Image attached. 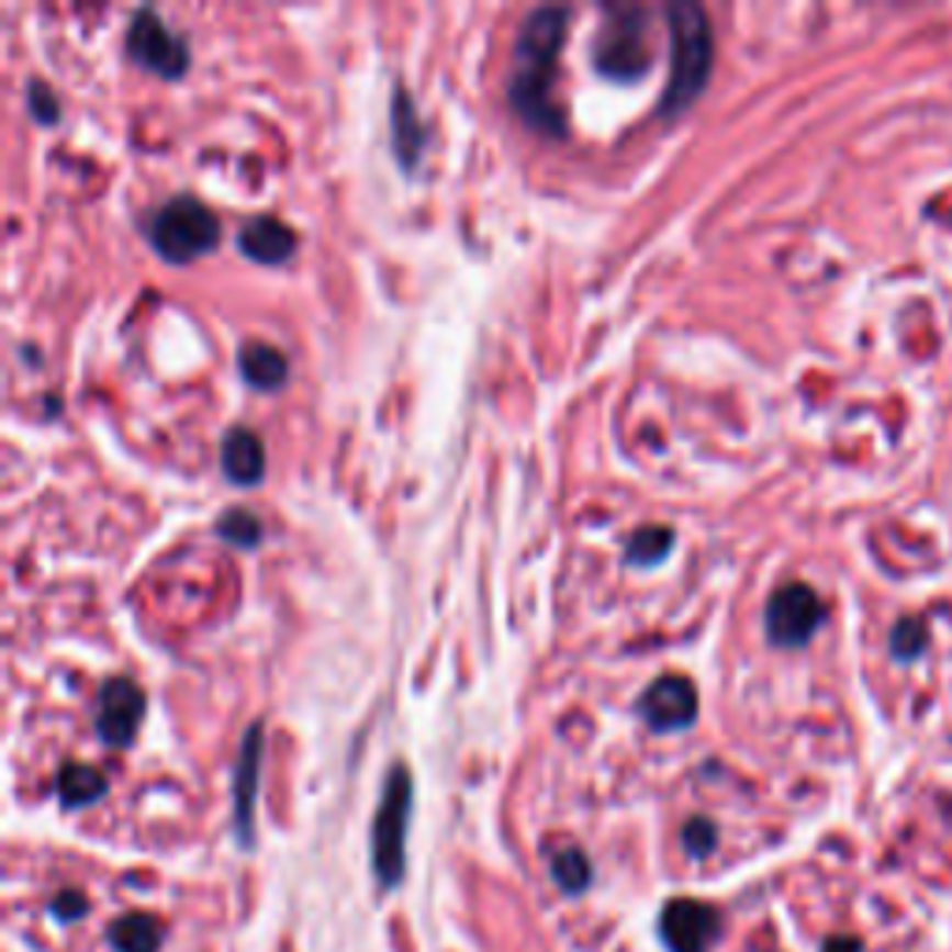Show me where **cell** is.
I'll return each mask as SVG.
<instances>
[{"label": "cell", "instance_id": "4fadbf2b", "mask_svg": "<svg viewBox=\"0 0 952 952\" xmlns=\"http://www.w3.org/2000/svg\"><path fill=\"white\" fill-rule=\"evenodd\" d=\"M220 466L231 484L254 488L257 480L265 477V447L261 439L254 436L249 428H231L224 436V447H220Z\"/></svg>", "mask_w": 952, "mask_h": 952}, {"label": "cell", "instance_id": "e0dca14e", "mask_svg": "<svg viewBox=\"0 0 952 952\" xmlns=\"http://www.w3.org/2000/svg\"><path fill=\"white\" fill-rule=\"evenodd\" d=\"M104 788H109V782H104V774L90 763H67L60 766V774H56V796H60L64 807H86V804L101 800Z\"/></svg>", "mask_w": 952, "mask_h": 952}, {"label": "cell", "instance_id": "3957f363", "mask_svg": "<svg viewBox=\"0 0 952 952\" xmlns=\"http://www.w3.org/2000/svg\"><path fill=\"white\" fill-rule=\"evenodd\" d=\"M592 64L614 82H637L651 67V19L643 8H607L592 45Z\"/></svg>", "mask_w": 952, "mask_h": 952}, {"label": "cell", "instance_id": "ba28073f", "mask_svg": "<svg viewBox=\"0 0 952 952\" xmlns=\"http://www.w3.org/2000/svg\"><path fill=\"white\" fill-rule=\"evenodd\" d=\"M718 930H723V916L707 900L673 897L659 916V938L670 952H710Z\"/></svg>", "mask_w": 952, "mask_h": 952}, {"label": "cell", "instance_id": "cb8c5ba5", "mask_svg": "<svg viewBox=\"0 0 952 952\" xmlns=\"http://www.w3.org/2000/svg\"><path fill=\"white\" fill-rule=\"evenodd\" d=\"M82 911H86V897H82V893H75V889H71V893H60V897L53 900V916L64 919V922L79 919Z\"/></svg>", "mask_w": 952, "mask_h": 952}, {"label": "cell", "instance_id": "2e32d148", "mask_svg": "<svg viewBox=\"0 0 952 952\" xmlns=\"http://www.w3.org/2000/svg\"><path fill=\"white\" fill-rule=\"evenodd\" d=\"M109 941L115 952H160L165 927H160V919L146 916V911H131V916L115 919L109 927Z\"/></svg>", "mask_w": 952, "mask_h": 952}, {"label": "cell", "instance_id": "7a4b0ae2", "mask_svg": "<svg viewBox=\"0 0 952 952\" xmlns=\"http://www.w3.org/2000/svg\"><path fill=\"white\" fill-rule=\"evenodd\" d=\"M667 23H670V82L667 98H662V115H673L688 109L707 86L715 42H710L707 12L699 4H692V0L670 4Z\"/></svg>", "mask_w": 952, "mask_h": 952}, {"label": "cell", "instance_id": "603a6c76", "mask_svg": "<svg viewBox=\"0 0 952 952\" xmlns=\"http://www.w3.org/2000/svg\"><path fill=\"white\" fill-rule=\"evenodd\" d=\"M26 104H31V112H34L42 123H56V115H60V104H56V98H53L49 90H45L42 82L26 86Z\"/></svg>", "mask_w": 952, "mask_h": 952}, {"label": "cell", "instance_id": "6da1fadb", "mask_svg": "<svg viewBox=\"0 0 952 952\" xmlns=\"http://www.w3.org/2000/svg\"><path fill=\"white\" fill-rule=\"evenodd\" d=\"M565 23L570 12L565 8H536L525 15L522 34L514 45V67H509V101L522 112L528 127L544 134H565L562 109L551 101V79H555V60H559Z\"/></svg>", "mask_w": 952, "mask_h": 952}, {"label": "cell", "instance_id": "52a82bcc", "mask_svg": "<svg viewBox=\"0 0 952 952\" xmlns=\"http://www.w3.org/2000/svg\"><path fill=\"white\" fill-rule=\"evenodd\" d=\"M127 53L131 60H138L146 71L160 75V79H182L190 67V49L179 34H171L165 19L149 8L134 12L127 26Z\"/></svg>", "mask_w": 952, "mask_h": 952}, {"label": "cell", "instance_id": "5b68a950", "mask_svg": "<svg viewBox=\"0 0 952 952\" xmlns=\"http://www.w3.org/2000/svg\"><path fill=\"white\" fill-rule=\"evenodd\" d=\"M413 811V782L406 766H394L383 782V796L372 822V867L380 886L394 889L406 874V830Z\"/></svg>", "mask_w": 952, "mask_h": 952}, {"label": "cell", "instance_id": "7c38bea8", "mask_svg": "<svg viewBox=\"0 0 952 952\" xmlns=\"http://www.w3.org/2000/svg\"><path fill=\"white\" fill-rule=\"evenodd\" d=\"M238 249L257 265H283L294 254V231L276 216H254L238 231Z\"/></svg>", "mask_w": 952, "mask_h": 952}, {"label": "cell", "instance_id": "44dd1931", "mask_svg": "<svg viewBox=\"0 0 952 952\" xmlns=\"http://www.w3.org/2000/svg\"><path fill=\"white\" fill-rule=\"evenodd\" d=\"M681 844H685V852L692 855V860H707L710 852H715L718 844V830L715 822L704 819V815H696V819L685 822V830H681Z\"/></svg>", "mask_w": 952, "mask_h": 952}, {"label": "cell", "instance_id": "277c9868", "mask_svg": "<svg viewBox=\"0 0 952 952\" xmlns=\"http://www.w3.org/2000/svg\"><path fill=\"white\" fill-rule=\"evenodd\" d=\"M149 243L165 261L171 265H190L198 257H205L209 249L220 243V220L209 205H201L198 198L182 194L171 198L157 216L149 220Z\"/></svg>", "mask_w": 952, "mask_h": 952}, {"label": "cell", "instance_id": "d6986e66", "mask_svg": "<svg viewBox=\"0 0 952 952\" xmlns=\"http://www.w3.org/2000/svg\"><path fill=\"white\" fill-rule=\"evenodd\" d=\"M673 533L667 525H643L632 533L629 547H625V562L629 565H659L670 555Z\"/></svg>", "mask_w": 952, "mask_h": 952}, {"label": "cell", "instance_id": "9c48e42d", "mask_svg": "<svg viewBox=\"0 0 952 952\" xmlns=\"http://www.w3.org/2000/svg\"><path fill=\"white\" fill-rule=\"evenodd\" d=\"M146 718V692L131 677H109L98 696V737L109 748H127Z\"/></svg>", "mask_w": 952, "mask_h": 952}, {"label": "cell", "instance_id": "8992f818", "mask_svg": "<svg viewBox=\"0 0 952 952\" xmlns=\"http://www.w3.org/2000/svg\"><path fill=\"white\" fill-rule=\"evenodd\" d=\"M822 600L815 595V589L807 584L793 581V584H782L771 600H766V637L777 648H804L807 640L819 632L822 625Z\"/></svg>", "mask_w": 952, "mask_h": 952}, {"label": "cell", "instance_id": "8fae6325", "mask_svg": "<svg viewBox=\"0 0 952 952\" xmlns=\"http://www.w3.org/2000/svg\"><path fill=\"white\" fill-rule=\"evenodd\" d=\"M261 733L265 726L254 723L246 729L243 752L235 766V833L246 849H254V804H257V782H261Z\"/></svg>", "mask_w": 952, "mask_h": 952}, {"label": "cell", "instance_id": "5bb4252c", "mask_svg": "<svg viewBox=\"0 0 952 952\" xmlns=\"http://www.w3.org/2000/svg\"><path fill=\"white\" fill-rule=\"evenodd\" d=\"M391 142H394V157H399L402 168H413L421 160V146H425V131H421L417 109H413L410 93L394 90L391 101Z\"/></svg>", "mask_w": 952, "mask_h": 952}, {"label": "cell", "instance_id": "d4e9b609", "mask_svg": "<svg viewBox=\"0 0 952 952\" xmlns=\"http://www.w3.org/2000/svg\"><path fill=\"white\" fill-rule=\"evenodd\" d=\"M822 952H863V945L855 938H830L822 945Z\"/></svg>", "mask_w": 952, "mask_h": 952}, {"label": "cell", "instance_id": "30bf717a", "mask_svg": "<svg viewBox=\"0 0 952 952\" xmlns=\"http://www.w3.org/2000/svg\"><path fill=\"white\" fill-rule=\"evenodd\" d=\"M696 685L688 677H677V673H667V677L651 681L640 696V718L659 733H673V729H688L696 723Z\"/></svg>", "mask_w": 952, "mask_h": 952}, {"label": "cell", "instance_id": "7402d4cb", "mask_svg": "<svg viewBox=\"0 0 952 952\" xmlns=\"http://www.w3.org/2000/svg\"><path fill=\"white\" fill-rule=\"evenodd\" d=\"M922 643H927V632H922L919 621H900L897 629H893V656L897 659H916L922 651Z\"/></svg>", "mask_w": 952, "mask_h": 952}, {"label": "cell", "instance_id": "9a60e30c", "mask_svg": "<svg viewBox=\"0 0 952 952\" xmlns=\"http://www.w3.org/2000/svg\"><path fill=\"white\" fill-rule=\"evenodd\" d=\"M238 372H243V380L249 388L276 391V388H283V380H287V358L268 343H246L243 350H238Z\"/></svg>", "mask_w": 952, "mask_h": 952}, {"label": "cell", "instance_id": "ac0fdd59", "mask_svg": "<svg viewBox=\"0 0 952 952\" xmlns=\"http://www.w3.org/2000/svg\"><path fill=\"white\" fill-rule=\"evenodd\" d=\"M551 878H555V886H559L562 893H570V897L584 893L592 886L589 855L576 849V844H562V849H555L551 852Z\"/></svg>", "mask_w": 952, "mask_h": 952}, {"label": "cell", "instance_id": "ffe728a7", "mask_svg": "<svg viewBox=\"0 0 952 952\" xmlns=\"http://www.w3.org/2000/svg\"><path fill=\"white\" fill-rule=\"evenodd\" d=\"M216 536L231 547H257L261 544V522H257L249 509H227L224 517L216 522Z\"/></svg>", "mask_w": 952, "mask_h": 952}]
</instances>
